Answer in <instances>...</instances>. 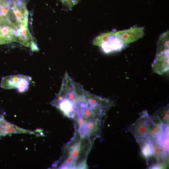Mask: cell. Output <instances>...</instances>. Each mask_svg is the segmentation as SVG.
Wrapping results in <instances>:
<instances>
[{"label":"cell","instance_id":"cell-1","mask_svg":"<svg viewBox=\"0 0 169 169\" xmlns=\"http://www.w3.org/2000/svg\"><path fill=\"white\" fill-rule=\"evenodd\" d=\"M92 143L75 131L74 137L64 146L62 155L56 163V167L86 169V161Z\"/></svg>","mask_w":169,"mask_h":169},{"label":"cell","instance_id":"cell-2","mask_svg":"<svg viewBox=\"0 0 169 169\" xmlns=\"http://www.w3.org/2000/svg\"><path fill=\"white\" fill-rule=\"evenodd\" d=\"M93 45L100 47L106 53L120 51L128 44L127 35L124 30L104 33L94 39Z\"/></svg>","mask_w":169,"mask_h":169},{"label":"cell","instance_id":"cell-3","mask_svg":"<svg viewBox=\"0 0 169 169\" xmlns=\"http://www.w3.org/2000/svg\"><path fill=\"white\" fill-rule=\"evenodd\" d=\"M28 12L25 0H15L8 21V25L17 30L28 26Z\"/></svg>","mask_w":169,"mask_h":169},{"label":"cell","instance_id":"cell-4","mask_svg":"<svg viewBox=\"0 0 169 169\" xmlns=\"http://www.w3.org/2000/svg\"><path fill=\"white\" fill-rule=\"evenodd\" d=\"M155 124L147 112L145 111L134 123L128 127V131L135 138L147 137Z\"/></svg>","mask_w":169,"mask_h":169},{"label":"cell","instance_id":"cell-5","mask_svg":"<svg viewBox=\"0 0 169 169\" xmlns=\"http://www.w3.org/2000/svg\"><path fill=\"white\" fill-rule=\"evenodd\" d=\"M31 77L22 74L11 75L3 77L1 83V86L5 89H17L20 92L27 91Z\"/></svg>","mask_w":169,"mask_h":169},{"label":"cell","instance_id":"cell-6","mask_svg":"<svg viewBox=\"0 0 169 169\" xmlns=\"http://www.w3.org/2000/svg\"><path fill=\"white\" fill-rule=\"evenodd\" d=\"M16 42L25 46L30 48L33 51L38 50L36 44L27 26L21 27L16 30Z\"/></svg>","mask_w":169,"mask_h":169},{"label":"cell","instance_id":"cell-7","mask_svg":"<svg viewBox=\"0 0 169 169\" xmlns=\"http://www.w3.org/2000/svg\"><path fill=\"white\" fill-rule=\"evenodd\" d=\"M153 72L162 75L169 69V51L156 54L152 64Z\"/></svg>","mask_w":169,"mask_h":169},{"label":"cell","instance_id":"cell-8","mask_svg":"<svg viewBox=\"0 0 169 169\" xmlns=\"http://www.w3.org/2000/svg\"><path fill=\"white\" fill-rule=\"evenodd\" d=\"M12 133L35 134L33 131L20 128L11 123L0 116V136H5Z\"/></svg>","mask_w":169,"mask_h":169},{"label":"cell","instance_id":"cell-9","mask_svg":"<svg viewBox=\"0 0 169 169\" xmlns=\"http://www.w3.org/2000/svg\"><path fill=\"white\" fill-rule=\"evenodd\" d=\"M16 30L8 25L0 26V44L16 42Z\"/></svg>","mask_w":169,"mask_h":169},{"label":"cell","instance_id":"cell-10","mask_svg":"<svg viewBox=\"0 0 169 169\" xmlns=\"http://www.w3.org/2000/svg\"><path fill=\"white\" fill-rule=\"evenodd\" d=\"M169 51V32L162 34L158 41L156 54Z\"/></svg>","mask_w":169,"mask_h":169},{"label":"cell","instance_id":"cell-11","mask_svg":"<svg viewBox=\"0 0 169 169\" xmlns=\"http://www.w3.org/2000/svg\"><path fill=\"white\" fill-rule=\"evenodd\" d=\"M163 132V125L155 124L148 133L147 138L149 141H159L161 138Z\"/></svg>","mask_w":169,"mask_h":169},{"label":"cell","instance_id":"cell-12","mask_svg":"<svg viewBox=\"0 0 169 169\" xmlns=\"http://www.w3.org/2000/svg\"><path fill=\"white\" fill-rule=\"evenodd\" d=\"M158 117L161 123L168 126L169 125V105L161 107L154 113Z\"/></svg>","mask_w":169,"mask_h":169},{"label":"cell","instance_id":"cell-13","mask_svg":"<svg viewBox=\"0 0 169 169\" xmlns=\"http://www.w3.org/2000/svg\"><path fill=\"white\" fill-rule=\"evenodd\" d=\"M155 156L157 160L158 166L163 162V149L159 141H150Z\"/></svg>","mask_w":169,"mask_h":169},{"label":"cell","instance_id":"cell-14","mask_svg":"<svg viewBox=\"0 0 169 169\" xmlns=\"http://www.w3.org/2000/svg\"><path fill=\"white\" fill-rule=\"evenodd\" d=\"M146 158L155 156L153 147L149 141H147L140 146Z\"/></svg>","mask_w":169,"mask_h":169},{"label":"cell","instance_id":"cell-15","mask_svg":"<svg viewBox=\"0 0 169 169\" xmlns=\"http://www.w3.org/2000/svg\"><path fill=\"white\" fill-rule=\"evenodd\" d=\"M65 8L67 10H71L74 6L78 3L80 0H60Z\"/></svg>","mask_w":169,"mask_h":169},{"label":"cell","instance_id":"cell-16","mask_svg":"<svg viewBox=\"0 0 169 169\" xmlns=\"http://www.w3.org/2000/svg\"></svg>","mask_w":169,"mask_h":169}]
</instances>
